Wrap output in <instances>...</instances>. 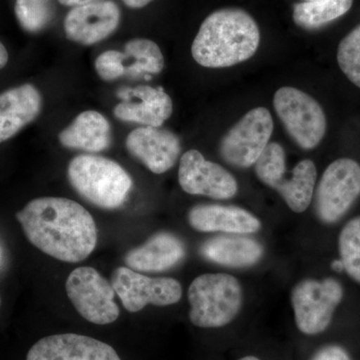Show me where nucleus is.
Segmentation results:
<instances>
[{"instance_id": "1", "label": "nucleus", "mask_w": 360, "mask_h": 360, "mask_svg": "<svg viewBox=\"0 0 360 360\" xmlns=\"http://www.w3.org/2000/svg\"><path fill=\"white\" fill-rule=\"evenodd\" d=\"M15 219L32 245L60 262H82L96 250L94 217L68 198H35L16 212Z\"/></svg>"}, {"instance_id": "2", "label": "nucleus", "mask_w": 360, "mask_h": 360, "mask_svg": "<svg viewBox=\"0 0 360 360\" xmlns=\"http://www.w3.org/2000/svg\"><path fill=\"white\" fill-rule=\"evenodd\" d=\"M259 42V28L250 13L240 8H222L203 21L191 54L203 68H229L252 58Z\"/></svg>"}, {"instance_id": "3", "label": "nucleus", "mask_w": 360, "mask_h": 360, "mask_svg": "<svg viewBox=\"0 0 360 360\" xmlns=\"http://www.w3.org/2000/svg\"><path fill=\"white\" fill-rule=\"evenodd\" d=\"M68 176L84 200L103 210L122 206L132 187L131 177L124 168L103 156H75L68 165Z\"/></svg>"}, {"instance_id": "4", "label": "nucleus", "mask_w": 360, "mask_h": 360, "mask_svg": "<svg viewBox=\"0 0 360 360\" xmlns=\"http://www.w3.org/2000/svg\"><path fill=\"white\" fill-rule=\"evenodd\" d=\"M238 279L226 274L196 277L188 288L189 319L201 328H219L234 321L243 307Z\"/></svg>"}, {"instance_id": "5", "label": "nucleus", "mask_w": 360, "mask_h": 360, "mask_svg": "<svg viewBox=\"0 0 360 360\" xmlns=\"http://www.w3.org/2000/svg\"><path fill=\"white\" fill-rule=\"evenodd\" d=\"M345 296L335 278L303 279L291 291V305L297 328L307 335L323 333L330 326Z\"/></svg>"}, {"instance_id": "6", "label": "nucleus", "mask_w": 360, "mask_h": 360, "mask_svg": "<svg viewBox=\"0 0 360 360\" xmlns=\"http://www.w3.org/2000/svg\"><path fill=\"white\" fill-rule=\"evenodd\" d=\"M274 110L286 131L303 149H314L326 131V117L321 104L295 87L279 89L274 97Z\"/></svg>"}, {"instance_id": "7", "label": "nucleus", "mask_w": 360, "mask_h": 360, "mask_svg": "<svg viewBox=\"0 0 360 360\" xmlns=\"http://www.w3.org/2000/svg\"><path fill=\"white\" fill-rule=\"evenodd\" d=\"M360 196V165L350 158L333 161L315 191V212L326 224L342 219Z\"/></svg>"}, {"instance_id": "8", "label": "nucleus", "mask_w": 360, "mask_h": 360, "mask_svg": "<svg viewBox=\"0 0 360 360\" xmlns=\"http://www.w3.org/2000/svg\"><path fill=\"white\" fill-rule=\"evenodd\" d=\"M65 290L73 307L85 321L105 326L120 316L112 284L92 267L72 270L66 281Z\"/></svg>"}, {"instance_id": "9", "label": "nucleus", "mask_w": 360, "mask_h": 360, "mask_svg": "<svg viewBox=\"0 0 360 360\" xmlns=\"http://www.w3.org/2000/svg\"><path fill=\"white\" fill-rule=\"evenodd\" d=\"M272 132L274 120L269 110L253 108L222 137L220 155L233 167H252L269 146Z\"/></svg>"}, {"instance_id": "10", "label": "nucleus", "mask_w": 360, "mask_h": 360, "mask_svg": "<svg viewBox=\"0 0 360 360\" xmlns=\"http://www.w3.org/2000/svg\"><path fill=\"white\" fill-rule=\"evenodd\" d=\"M111 284L129 312H139L148 304L168 307L181 300L182 286L170 277H149L129 267L115 269Z\"/></svg>"}, {"instance_id": "11", "label": "nucleus", "mask_w": 360, "mask_h": 360, "mask_svg": "<svg viewBox=\"0 0 360 360\" xmlns=\"http://www.w3.org/2000/svg\"><path fill=\"white\" fill-rule=\"evenodd\" d=\"M179 181L182 191L191 195L213 200H229L238 191V184L231 172L219 163L206 160L195 149L180 158Z\"/></svg>"}, {"instance_id": "12", "label": "nucleus", "mask_w": 360, "mask_h": 360, "mask_svg": "<svg viewBox=\"0 0 360 360\" xmlns=\"http://www.w3.org/2000/svg\"><path fill=\"white\" fill-rule=\"evenodd\" d=\"M120 103L113 110L117 120L160 127L174 112V103L162 87L141 85L118 90Z\"/></svg>"}, {"instance_id": "13", "label": "nucleus", "mask_w": 360, "mask_h": 360, "mask_svg": "<svg viewBox=\"0 0 360 360\" xmlns=\"http://www.w3.org/2000/svg\"><path fill=\"white\" fill-rule=\"evenodd\" d=\"M120 9L112 0H97L75 6L65 20L66 37L84 45L98 44L117 30Z\"/></svg>"}, {"instance_id": "14", "label": "nucleus", "mask_w": 360, "mask_h": 360, "mask_svg": "<svg viewBox=\"0 0 360 360\" xmlns=\"http://www.w3.org/2000/svg\"><path fill=\"white\" fill-rule=\"evenodd\" d=\"M125 146L130 155L155 174L172 169L181 151L177 135L160 127H144L132 130L127 135Z\"/></svg>"}, {"instance_id": "15", "label": "nucleus", "mask_w": 360, "mask_h": 360, "mask_svg": "<svg viewBox=\"0 0 360 360\" xmlns=\"http://www.w3.org/2000/svg\"><path fill=\"white\" fill-rule=\"evenodd\" d=\"M26 360H122L108 343L89 336L65 333L46 336L33 345Z\"/></svg>"}, {"instance_id": "16", "label": "nucleus", "mask_w": 360, "mask_h": 360, "mask_svg": "<svg viewBox=\"0 0 360 360\" xmlns=\"http://www.w3.org/2000/svg\"><path fill=\"white\" fill-rule=\"evenodd\" d=\"M188 222L200 232H224L227 234H251L262 229L255 214L233 205H200L188 212Z\"/></svg>"}, {"instance_id": "17", "label": "nucleus", "mask_w": 360, "mask_h": 360, "mask_svg": "<svg viewBox=\"0 0 360 360\" xmlns=\"http://www.w3.org/2000/svg\"><path fill=\"white\" fill-rule=\"evenodd\" d=\"M42 108L39 90L30 84L20 85L0 94V143L13 139L37 120Z\"/></svg>"}, {"instance_id": "18", "label": "nucleus", "mask_w": 360, "mask_h": 360, "mask_svg": "<svg viewBox=\"0 0 360 360\" xmlns=\"http://www.w3.org/2000/svg\"><path fill=\"white\" fill-rule=\"evenodd\" d=\"M186 245L169 232H160L144 245L129 250L125 264L134 271L160 272L176 266L186 257Z\"/></svg>"}, {"instance_id": "19", "label": "nucleus", "mask_w": 360, "mask_h": 360, "mask_svg": "<svg viewBox=\"0 0 360 360\" xmlns=\"http://www.w3.org/2000/svg\"><path fill=\"white\" fill-rule=\"evenodd\" d=\"M200 253L205 259L232 269H245L257 264L264 257V246L243 234L219 236L205 241Z\"/></svg>"}, {"instance_id": "20", "label": "nucleus", "mask_w": 360, "mask_h": 360, "mask_svg": "<svg viewBox=\"0 0 360 360\" xmlns=\"http://www.w3.org/2000/svg\"><path fill=\"white\" fill-rule=\"evenodd\" d=\"M58 139L66 148L101 153L110 146V123L97 111H84L59 134Z\"/></svg>"}, {"instance_id": "21", "label": "nucleus", "mask_w": 360, "mask_h": 360, "mask_svg": "<svg viewBox=\"0 0 360 360\" xmlns=\"http://www.w3.org/2000/svg\"><path fill=\"white\" fill-rule=\"evenodd\" d=\"M285 172L286 170L279 174L269 187L281 194L293 212H304L314 198L317 179L316 167L314 161L303 160L293 168L288 179L284 177Z\"/></svg>"}, {"instance_id": "22", "label": "nucleus", "mask_w": 360, "mask_h": 360, "mask_svg": "<svg viewBox=\"0 0 360 360\" xmlns=\"http://www.w3.org/2000/svg\"><path fill=\"white\" fill-rule=\"evenodd\" d=\"M123 77H146L158 75L165 68V58L160 46L153 40H130L120 52Z\"/></svg>"}, {"instance_id": "23", "label": "nucleus", "mask_w": 360, "mask_h": 360, "mask_svg": "<svg viewBox=\"0 0 360 360\" xmlns=\"http://www.w3.org/2000/svg\"><path fill=\"white\" fill-rule=\"evenodd\" d=\"M352 4L354 0H307L293 6V21L304 30H316L345 15Z\"/></svg>"}, {"instance_id": "24", "label": "nucleus", "mask_w": 360, "mask_h": 360, "mask_svg": "<svg viewBox=\"0 0 360 360\" xmlns=\"http://www.w3.org/2000/svg\"><path fill=\"white\" fill-rule=\"evenodd\" d=\"M338 250L345 272L360 284V217L349 220L341 229Z\"/></svg>"}, {"instance_id": "25", "label": "nucleus", "mask_w": 360, "mask_h": 360, "mask_svg": "<svg viewBox=\"0 0 360 360\" xmlns=\"http://www.w3.org/2000/svg\"><path fill=\"white\" fill-rule=\"evenodd\" d=\"M14 11L23 30L39 32L53 18V0H16Z\"/></svg>"}, {"instance_id": "26", "label": "nucleus", "mask_w": 360, "mask_h": 360, "mask_svg": "<svg viewBox=\"0 0 360 360\" xmlns=\"http://www.w3.org/2000/svg\"><path fill=\"white\" fill-rule=\"evenodd\" d=\"M338 61L348 79L360 89V25L341 40Z\"/></svg>"}, {"instance_id": "27", "label": "nucleus", "mask_w": 360, "mask_h": 360, "mask_svg": "<svg viewBox=\"0 0 360 360\" xmlns=\"http://www.w3.org/2000/svg\"><path fill=\"white\" fill-rule=\"evenodd\" d=\"M94 66H96L97 75L105 82H112V80L123 77L120 51H108L103 52L96 58Z\"/></svg>"}, {"instance_id": "28", "label": "nucleus", "mask_w": 360, "mask_h": 360, "mask_svg": "<svg viewBox=\"0 0 360 360\" xmlns=\"http://www.w3.org/2000/svg\"><path fill=\"white\" fill-rule=\"evenodd\" d=\"M311 360H352L347 350L338 345H328L322 347Z\"/></svg>"}, {"instance_id": "29", "label": "nucleus", "mask_w": 360, "mask_h": 360, "mask_svg": "<svg viewBox=\"0 0 360 360\" xmlns=\"http://www.w3.org/2000/svg\"><path fill=\"white\" fill-rule=\"evenodd\" d=\"M122 1L129 8L139 9L146 7L153 0H122Z\"/></svg>"}, {"instance_id": "30", "label": "nucleus", "mask_w": 360, "mask_h": 360, "mask_svg": "<svg viewBox=\"0 0 360 360\" xmlns=\"http://www.w3.org/2000/svg\"><path fill=\"white\" fill-rule=\"evenodd\" d=\"M97 1V0H58L59 4L65 6H82L85 4H91V2Z\"/></svg>"}, {"instance_id": "31", "label": "nucleus", "mask_w": 360, "mask_h": 360, "mask_svg": "<svg viewBox=\"0 0 360 360\" xmlns=\"http://www.w3.org/2000/svg\"><path fill=\"white\" fill-rule=\"evenodd\" d=\"M8 63V52H7L6 46L0 41V70L4 68Z\"/></svg>"}, {"instance_id": "32", "label": "nucleus", "mask_w": 360, "mask_h": 360, "mask_svg": "<svg viewBox=\"0 0 360 360\" xmlns=\"http://www.w3.org/2000/svg\"><path fill=\"white\" fill-rule=\"evenodd\" d=\"M331 267L335 270V271H342L345 270V267H343L342 262L340 259L335 260V262L331 264Z\"/></svg>"}, {"instance_id": "33", "label": "nucleus", "mask_w": 360, "mask_h": 360, "mask_svg": "<svg viewBox=\"0 0 360 360\" xmlns=\"http://www.w3.org/2000/svg\"><path fill=\"white\" fill-rule=\"evenodd\" d=\"M239 360H260V359H257V357L252 356V355H248V356L243 357V359H240Z\"/></svg>"}, {"instance_id": "34", "label": "nucleus", "mask_w": 360, "mask_h": 360, "mask_svg": "<svg viewBox=\"0 0 360 360\" xmlns=\"http://www.w3.org/2000/svg\"><path fill=\"white\" fill-rule=\"evenodd\" d=\"M0 305H1V300H0Z\"/></svg>"}]
</instances>
